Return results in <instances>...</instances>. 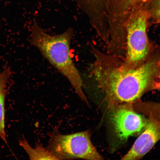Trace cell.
I'll return each instance as SVG.
<instances>
[{"instance_id": "cell-1", "label": "cell", "mask_w": 160, "mask_h": 160, "mask_svg": "<svg viewBox=\"0 0 160 160\" xmlns=\"http://www.w3.org/2000/svg\"><path fill=\"white\" fill-rule=\"evenodd\" d=\"M91 48L95 60L90 74L109 108L134 102L147 92L160 89V45L154 44L144 62L132 68L125 67L121 58L92 44Z\"/></svg>"}, {"instance_id": "cell-2", "label": "cell", "mask_w": 160, "mask_h": 160, "mask_svg": "<svg viewBox=\"0 0 160 160\" xmlns=\"http://www.w3.org/2000/svg\"><path fill=\"white\" fill-rule=\"evenodd\" d=\"M74 31L69 28L57 35L48 33L36 21H33L29 40L52 66L68 81L76 94L88 105L89 104L83 89L82 79L71 54V45Z\"/></svg>"}, {"instance_id": "cell-3", "label": "cell", "mask_w": 160, "mask_h": 160, "mask_svg": "<svg viewBox=\"0 0 160 160\" xmlns=\"http://www.w3.org/2000/svg\"><path fill=\"white\" fill-rule=\"evenodd\" d=\"M149 15L145 5L134 11L126 25V54L123 60L125 67L132 68L144 62L154 43L148 37Z\"/></svg>"}, {"instance_id": "cell-4", "label": "cell", "mask_w": 160, "mask_h": 160, "mask_svg": "<svg viewBox=\"0 0 160 160\" xmlns=\"http://www.w3.org/2000/svg\"><path fill=\"white\" fill-rule=\"evenodd\" d=\"M91 135L89 130L68 135L56 130L47 148L58 160H103L92 143Z\"/></svg>"}, {"instance_id": "cell-5", "label": "cell", "mask_w": 160, "mask_h": 160, "mask_svg": "<svg viewBox=\"0 0 160 160\" xmlns=\"http://www.w3.org/2000/svg\"><path fill=\"white\" fill-rule=\"evenodd\" d=\"M149 0H109L107 9L109 42L115 46L125 45L126 25L131 14L146 5Z\"/></svg>"}, {"instance_id": "cell-6", "label": "cell", "mask_w": 160, "mask_h": 160, "mask_svg": "<svg viewBox=\"0 0 160 160\" xmlns=\"http://www.w3.org/2000/svg\"><path fill=\"white\" fill-rule=\"evenodd\" d=\"M128 104L111 107V121L116 134L122 141H125L131 136L143 131L148 121Z\"/></svg>"}, {"instance_id": "cell-7", "label": "cell", "mask_w": 160, "mask_h": 160, "mask_svg": "<svg viewBox=\"0 0 160 160\" xmlns=\"http://www.w3.org/2000/svg\"><path fill=\"white\" fill-rule=\"evenodd\" d=\"M87 15L98 37L105 45L109 42V27L107 18L109 0H73Z\"/></svg>"}, {"instance_id": "cell-8", "label": "cell", "mask_w": 160, "mask_h": 160, "mask_svg": "<svg viewBox=\"0 0 160 160\" xmlns=\"http://www.w3.org/2000/svg\"><path fill=\"white\" fill-rule=\"evenodd\" d=\"M142 133L122 160H138L148 152L160 140V120L149 114Z\"/></svg>"}, {"instance_id": "cell-9", "label": "cell", "mask_w": 160, "mask_h": 160, "mask_svg": "<svg viewBox=\"0 0 160 160\" xmlns=\"http://www.w3.org/2000/svg\"><path fill=\"white\" fill-rule=\"evenodd\" d=\"M11 73V68L7 66L0 72V138L7 144L5 123V101L7 85Z\"/></svg>"}, {"instance_id": "cell-10", "label": "cell", "mask_w": 160, "mask_h": 160, "mask_svg": "<svg viewBox=\"0 0 160 160\" xmlns=\"http://www.w3.org/2000/svg\"><path fill=\"white\" fill-rule=\"evenodd\" d=\"M19 143L31 160H58L47 148H45L41 143L32 147L25 139L20 140Z\"/></svg>"}, {"instance_id": "cell-11", "label": "cell", "mask_w": 160, "mask_h": 160, "mask_svg": "<svg viewBox=\"0 0 160 160\" xmlns=\"http://www.w3.org/2000/svg\"><path fill=\"white\" fill-rule=\"evenodd\" d=\"M145 7L149 15V24L160 25V0H149Z\"/></svg>"}, {"instance_id": "cell-12", "label": "cell", "mask_w": 160, "mask_h": 160, "mask_svg": "<svg viewBox=\"0 0 160 160\" xmlns=\"http://www.w3.org/2000/svg\"><path fill=\"white\" fill-rule=\"evenodd\" d=\"M152 111L150 112L156 118L160 120V104L152 106Z\"/></svg>"}, {"instance_id": "cell-13", "label": "cell", "mask_w": 160, "mask_h": 160, "mask_svg": "<svg viewBox=\"0 0 160 160\" xmlns=\"http://www.w3.org/2000/svg\"><path fill=\"white\" fill-rule=\"evenodd\" d=\"M159 37H160V36H159Z\"/></svg>"}]
</instances>
